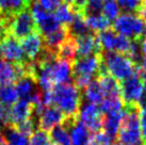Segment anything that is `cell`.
<instances>
[{
  "mask_svg": "<svg viewBox=\"0 0 146 145\" xmlns=\"http://www.w3.org/2000/svg\"><path fill=\"white\" fill-rule=\"evenodd\" d=\"M70 145H90L91 131L82 123L76 120L68 127Z\"/></svg>",
  "mask_w": 146,
  "mask_h": 145,
  "instance_id": "e0dca14e",
  "label": "cell"
},
{
  "mask_svg": "<svg viewBox=\"0 0 146 145\" xmlns=\"http://www.w3.org/2000/svg\"><path fill=\"white\" fill-rule=\"evenodd\" d=\"M98 83L100 85L104 97H114L121 96V85L116 79H114L109 74L100 75L97 79Z\"/></svg>",
  "mask_w": 146,
  "mask_h": 145,
  "instance_id": "ac0fdd59",
  "label": "cell"
},
{
  "mask_svg": "<svg viewBox=\"0 0 146 145\" xmlns=\"http://www.w3.org/2000/svg\"><path fill=\"white\" fill-rule=\"evenodd\" d=\"M98 42L100 45V48L104 51H114L115 43L117 39V33L113 29H107L105 31L98 33L97 35Z\"/></svg>",
  "mask_w": 146,
  "mask_h": 145,
  "instance_id": "4316f807",
  "label": "cell"
},
{
  "mask_svg": "<svg viewBox=\"0 0 146 145\" xmlns=\"http://www.w3.org/2000/svg\"><path fill=\"white\" fill-rule=\"evenodd\" d=\"M64 2L70 4L77 12L83 13L85 3H86V0H64Z\"/></svg>",
  "mask_w": 146,
  "mask_h": 145,
  "instance_id": "74e56055",
  "label": "cell"
},
{
  "mask_svg": "<svg viewBox=\"0 0 146 145\" xmlns=\"http://www.w3.org/2000/svg\"><path fill=\"white\" fill-rule=\"evenodd\" d=\"M144 27H145V21L139 15L132 13H122L113 21L114 31L129 40L143 39Z\"/></svg>",
  "mask_w": 146,
  "mask_h": 145,
  "instance_id": "277c9868",
  "label": "cell"
},
{
  "mask_svg": "<svg viewBox=\"0 0 146 145\" xmlns=\"http://www.w3.org/2000/svg\"><path fill=\"white\" fill-rule=\"evenodd\" d=\"M49 137L53 145H70L69 130L64 125H58L49 131Z\"/></svg>",
  "mask_w": 146,
  "mask_h": 145,
  "instance_id": "f1b7e54d",
  "label": "cell"
},
{
  "mask_svg": "<svg viewBox=\"0 0 146 145\" xmlns=\"http://www.w3.org/2000/svg\"><path fill=\"white\" fill-rule=\"evenodd\" d=\"M82 97L86 99L88 102H92V104H96V105H99L102 102L105 97H104V94H102V91L100 89V85L98 83L97 79L91 81L83 89Z\"/></svg>",
  "mask_w": 146,
  "mask_h": 145,
  "instance_id": "cb8c5ba5",
  "label": "cell"
},
{
  "mask_svg": "<svg viewBox=\"0 0 146 145\" xmlns=\"http://www.w3.org/2000/svg\"><path fill=\"white\" fill-rule=\"evenodd\" d=\"M15 88H16L19 99H27V100H29L30 97L38 91L36 81L29 76H25L21 78L16 82Z\"/></svg>",
  "mask_w": 146,
  "mask_h": 145,
  "instance_id": "ffe728a7",
  "label": "cell"
},
{
  "mask_svg": "<svg viewBox=\"0 0 146 145\" xmlns=\"http://www.w3.org/2000/svg\"><path fill=\"white\" fill-rule=\"evenodd\" d=\"M125 116L123 118L121 129L117 133L118 142L122 145H144L139 112L140 108L137 106L126 107Z\"/></svg>",
  "mask_w": 146,
  "mask_h": 145,
  "instance_id": "3957f363",
  "label": "cell"
},
{
  "mask_svg": "<svg viewBox=\"0 0 146 145\" xmlns=\"http://www.w3.org/2000/svg\"><path fill=\"white\" fill-rule=\"evenodd\" d=\"M34 115L33 106L27 99L18 100L8 109V123L7 126L17 128L23 123L32 118Z\"/></svg>",
  "mask_w": 146,
  "mask_h": 145,
  "instance_id": "30bf717a",
  "label": "cell"
},
{
  "mask_svg": "<svg viewBox=\"0 0 146 145\" xmlns=\"http://www.w3.org/2000/svg\"><path fill=\"white\" fill-rule=\"evenodd\" d=\"M51 95L52 106L61 110L65 116H77L82 102V95L74 83L66 82L54 85L51 90Z\"/></svg>",
  "mask_w": 146,
  "mask_h": 145,
  "instance_id": "6da1fadb",
  "label": "cell"
},
{
  "mask_svg": "<svg viewBox=\"0 0 146 145\" xmlns=\"http://www.w3.org/2000/svg\"><path fill=\"white\" fill-rule=\"evenodd\" d=\"M19 99L16 88L14 84L0 85V104L7 109L13 106Z\"/></svg>",
  "mask_w": 146,
  "mask_h": 145,
  "instance_id": "484cf974",
  "label": "cell"
},
{
  "mask_svg": "<svg viewBox=\"0 0 146 145\" xmlns=\"http://www.w3.org/2000/svg\"><path fill=\"white\" fill-rule=\"evenodd\" d=\"M144 145H146V143H145V144H144Z\"/></svg>",
  "mask_w": 146,
  "mask_h": 145,
  "instance_id": "ee69618b",
  "label": "cell"
},
{
  "mask_svg": "<svg viewBox=\"0 0 146 145\" xmlns=\"http://www.w3.org/2000/svg\"><path fill=\"white\" fill-rule=\"evenodd\" d=\"M144 0H116L118 7L123 13H132L139 12Z\"/></svg>",
  "mask_w": 146,
  "mask_h": 145,
  "instance_id": "d6a6232c",
  "label": "cell"
},
{
  "mask_svg": "<svg viewBox=\"0 0 146 145\" xmlns=\"http://www.w3.org/2000/svg\"><path fill=\"white\" fill-rule=\"evenodd\" d=\"M111 145H122V144H121L119 142H114V143H112Z\"/></svg>",
  "mask_w": 146,
  "mask_h": 145,
  "instance_id": "7bdbcfd3",
  "label": "cell"
},
{
  "mask_svg": "<svg viewBox=\"0 0 146 145\" xmlns=\"http://www.w3.org/2000/svg\"><path fill=\"white\" fill-rule=\"evenodd\" d=\"M2 140H3V137H2V134H1V131H0V145L2 143Z\"/></svg>",
  "mask_w": 146,
  "mask_h": 145,
  "instance_id": "b9f144b4",
  "label": "cell"
},
{
  "mask_svg": "<svg viewBox=\"0 0 146 145\" xmlns=\"http://www.w3.org/2000/svg\"><path fill=\"white\" fill-rule=\"evenodd\" d=\"M102 12V15L112 23L121 14V9L118 7L116 0H105Z\"/></svg>",
  "mask_w": 146,
  "mask_h": 145,
  "instance_id": "4dcf8cb0",
  "label": "cell"
},
{
  "mask_svg": "<svg viewBox=\"0 0 146 145\" xmlns=\"http://www.w3.org/2000/svg\"><path fill=\"white\" fill-rule=\"evenodd\" d=\"M57 56L58 58L68 61L70 63H73L74 61L77 59V47H76V43L73 37L69 36L58 48Z\"/></svg>",
  "mask_w": 146,
  "mask_h": 145,
  "instance_id": "d4e9b609",
  "label": "cell"
},
{
  "mask_svg": "<svg viewBox=\"0 0 146 145\" xmlns=\"http://www.w3.org/2000/svg\"><path fill=\"white\" fill-rule=\"evenodd\" d=\"M139 74H140V77H141V79H142L143 83L144 85L146 86V69H139Z\"/></svg>",
  "mask_w": 146,
  "mask_h": 145,
  "instance_id": "60d3db41",
  "label": "cell"
},
{
  "mask_svg": "<svg viewBox=\"0 0 146 145\" xmlns=\"http://www.w3.org/2000/svg\"><path fill=\"white\" fill-rule=\"evenodd\" d=\"M77 13L79 12H77L70 4L66 2H61L54 10V16L58 19V21L61 24V26L67 27L73 21Z\"/></svg>",
  "mask_w": 146,
  "mask_h": 145,
  "instance_id": "603a6c76",
  "label": "cell"
},
{
  "mask_svg": "<svg viewBox=\"0 0 146 145\" xmlns=\"http://www.w3.org/2000/svg\"><path fill=\"white\" fill-rule=\"evenodd\" d=\"M64 113L54 106L45 107L43 112L38 118V129L44 130L46 132L50 131L53 127L61 125L65 120Z\"/></svg>",
  "mask_w": 146,
  "mask_h": 145,
  "instance_id": "7c38bea8",
  "label": "cell"
},
{
  "mask_svg": "<svg viewBox=\"0 0 146 145\" xmlns=\"http://www.w3.org/2000/svg\"><path fill=\"white\" fill-rule=\"evenodd\" d=\"M142 40V39H141ZM141 40H131L130 47L126 56L129 58L138 69H141L142 64V47H141Z\"/></svg>",
  "mask_w": 146,
  "mask_h": 145,
  "instance_id": "f546056e",
  "label": "cell"
},
{
  "mask_svg": "<svg viewBox=\"0 0 146 145\" xmlns=\"http://www.w3.org/2000/svg\"><path fill=\"white\" fill-rule=\"evenodd\" d=\"M35 2L40 4L42 8H44L46 11L52 12L61 3L62 0H35Z\"/></svg>",
  "mask_w": 146,
  "mask_h": 145,
  "instance_id": "d590c367",
  "label": "cell"
},
{
  "mask_svg": "<svg viewBox=\"0 0 146 145\" xmlns=\"http://www.w3.org/2000/svg\"><path fill=\"white\" fill-rule=\"evenodd\" d=\"M35 32H38V30L30 8L17 14L9 21V34L17 41L24 40L25 37Z\"/></svg>",
  "mask_w": 146,
  "mask_h": 145,
  "instance_id": "5b68a950",
  "label": "cell"
},
{
  "mask_svg": "<svg viewBox=\"0 0 146 145\" xmlns=\"http://www.w3.org/2000/svg\"><path fill=\"white\" fill-rule=\"evenodd\" d=\"M30 5L31 0H0V17L11 19Z\"/></svg>",
  "mask_w": 146,
  "mask_h": 145,
  "instance_id": "9a60e30c",
  "label": "cell"
},
{
  "mask_svg": "<svg viewBox=\"0 0 146 145\" xmlns=\"http://www.w3.org/2000/svg\"><path fill=\"white\" fill-rule=\"evenodd\" d=\"M74 40L77 47V58L102 53V48L98 42L97 35H95L94 33L91 32L86 35L80 36Z\"/></svg>",
  "mask_w": 146,
  "mask_h": 145,
  "instance_id": "5bb4252c",
  "label": "cell"
},
{
  "mask_svg": "<svg viewBox=\"0 0 146 145\" xmlns=\"http://www.w3.org/2000/svg\"><path fill=\"white\" fill-rule=\"evenodd\" d=\"M141 47H142V64L141 69H146V39L143 37L141 40Z\"/></svg>",
  "mask_w": 146,
  "mask_h": 145,
  "instance_id": "f35d334b",
  "label": "cell"
},
{
  "mask_svg": "<svg viewBox=\"0 0 146 145\" xmlns=\"http://www.w3.org/2000/svg\"><path fill=\"white\" fill-rule=\"evenodd\" d=\"M68 35L73 39H77L80 36L86 35L91 33L88 25L85 23V18L83 13H77L73 21L66 27Z\"/></svg>",
  "mask_w": 146,
  "mask_h": 145,
  "instance_id": "44dd1931",
  "label": "cell"
},
{
  "mask_svg": "<svg viewBox=\"0 0 146 145\" xmlns=\"http://www.w3.org/2000/svg\"><path fill=\"white\" fill-rule=\"evenodd\" d=\"M77 120L82 123L91 132H97L102 128L104 115L99 106L86 101L81 102L77 113Z\"/></svg>",
  "mask_w": 146,
  "mask_h": 145,
  "instance_id": "ba28073f",
  "label": "cell"
},
{
  "mask_svg": "<svg viewBox=\"0 0 146 145\" xmlns=\"http://www.w3.org/2000/svg\"><path fill=\"white\" fill-rule=\"evenodd\" d=\"M104 72L109 74L117 81H124L139 72L135 65L128 57L115 51H104L100 53Z\"/></svg>",
  "mask_w": 146,
  "mask_h": 145,
  "instance_id": "7a4b0ae2",
  "label": "cell"
},
{
  "mask_svg": "<svg viewBox=\"0 0 146 145\" xmlns=\"http://www.w3.org/2000/svg\"><path fill=\"white\" fill-rule=\"evenodd\" d=\"M113 139L105 131H97L90 139V145H111Z\"/></svg>",
  "mask_w": 146,
  "mask_h": 145,
  "instance_id": "e575fe53",
  "label": "cell"
},
{
  "mask_svg": "<svg viewBox=\"0 0 146 145\" xmlns=\"http://www.w3.org/2000/svg\"><path fill=\"white\" fill-rule=\"evenodd\" d=\"M29 145H53L48 132L37 128L34 132L30 136Z\"/></svg>",
  "mask_w": 146,
  "mask_h": 145,
  "instance_id": "1f68e13d",
  "label": "cell"
},
{
  "mask_svg": "<svg viewBox=\"0 0 146 145\" xmlns=\"http://www.w3.org/2000/svg\"><path fill=\"white\" fill-rule=\"evenodd\" d=\"M27 63L16 64L0 59V85L13 84L21 78L27 76Z\"/></svg>",
  "mask_w": 146,
  "mask_h": 145,
  "instance_id": "8fae6325",
  "label": "cell"
},
{
  "mask_svg": "<svg viewBox=\"0 0 146 145\" xmlns=\"http://www.w3.org/2000/svg\"><path fill=\"white\" fill-rule=\"evenodd\" d=\"M126 110H122V111H118V112L114 113H109V114H105L104 120H102V128L108 136L115 139L117 137V133L121 129L123 123V118L125 116Z\"/></svg>",
  "mask_w": 146,
  "mask_h": 145,
  "instance_id": "2e32d148",
  "label": "cell"
},
{
  "mask_svg": "<svg viewBox=\"0 0 146 145\" xmlns=\"http://www.w3.org/2000/svg\"><path fill=\"white\" fill-rule=\"evenodd\" d=\"M139 16L141 17L144 21H146V0L143 1L141 8L139 10Z\"/></svg>",
  "mask_w": 146,
  "mask_h": 145,
  "instance_id": "ab89813d",
  "label": "cell"
},
{
  "mask_svg": "<svg viewBox=\"0 0 146 145\" xmlns=\"http://www.w3.org/2000/svg\"><path fill=\"white\" fill-rule=\"evenodd\" d=\"M68 37L69 35L68 32H67V29H66V27H63V26H62L61 28L58 29L57 31H54V32L42 36L43 43H44V47L50 49V50H53V51H57L58 48Z\"/></svg>",
  "mask_w": 146,
  "mask_h": 145,
  "instance_id": "d6986e66",
  "label": "cell"
},
{
  "mask_svg": "<svg viewBox=\"0 0 146 145\" xmlns=\"http://www.w3.org/2000/svg\"><path fill=\"white\" fill-rule=\"evenodd\" d=\"M0 59L16 64L28 62L23 53L21 43L10 34L0 39Z\"/></svg>",
  "mask_w": 146,
  "mask_h": 145,
  "instance_id": "9c48e42d",
  "label": "cell"
},
{
  "mask_svg": "<svg viewBox=\"0 0 146 145\" xmlns=\"http://www.w3.org/2000/svg\"><path fill=\"white\" fill-rule=\"evenodd\" d=\"M84 18L85 23H86L90 31L92 33H99L107 30V29H110V27H111V21L109 19H107L102 13L84 15Z\"/></svg>",
  "mask_w": 146,
  "mask_h": 145,
  "instance_id": "7402d4cb",
  "label": "cell"
},
{
  "mask_svg": "<svg viewBox=\"0 0 146 145\" xmlns=\"http://www.w3.org/2000/svg\"><path fill=\"white\" fill-rule=\"evenodd\" d=\"M21 46L25 58L28 62L36 61V59L41 55L42 50L44 49L43 39L38 32L33 33L31 35L25 37L24 40H21Z\"/></svg>",
  "mask_w": 146,
  "mask_h": 145,
  "instance_id": "4fadbf2b",
  "label": "cell"
},
{
  "mask_svg": "<svg viewBox=\"0 0 146 145\" xmlns=\"http://www.w3.org/2000/svg\"><path fill=\"white\" fill-rule=\"evenodd\" d=\"M74 77H89L94 79L96 76L104 75L100 55H92L88 57L77 58L72 63Z\"/></svg>",
  "mask_w": 146,
  "mask_h": 145,
  "instance_id": "8992f818",
  "label": "cell"
},
{
  "mask_svg": "<svg viewBox=\"0 0 146 145\" xmlns=\"http://www.w3.org/2000/svg\"><path fill=\"white\" fill-rule=\"evenodd\" d=\"M139 117H140V126H141L143 140L146 143V108H140Z\"/></svg>",
  "mask_w": 146,
  "mask_h": 145,
  "instance_id": "8d00e7d4",
  "label": "cell"
},
{
  "mask_svg": "<svg viewBox=\"0 0 146 145\" xmlns=\"http://www.w3.org/2000/svg\"><path fill=\"white\" fill-rule=\"evenodd\" d=\"M104 2L105 0H86L84 10H83V15L102 13Z\"/></svg>",
  "mask_w": 146,
  "mask_h": 145,
  "instance_id": "836d02e7",
  "label": "cell"
},
{
  "mask_svg": "<svg viewBox=\"0 0 146 145\" xmlns=\"http://www.w3.org/2000/svg\"><path fill=\"white\" fill-rule=\"evenodd\" d=\"M125 104L121 96L114 97H106L99 104V108L102 110V114H109V113L118 112L124 110Z\"/></svg>",
  "mask_w": 146,
  "mask_h": 145,
  "instance_id": "83f0119b",
  "label": "cell"
},
{
  "mask_svg": "<svg viewBox=\"0 0 146 145\" xmlns=\"http://www.w3.org/2000/svg\"><path fill=\"white\" fill-rule=\"evenodd\" d=\"M121 97L126 107H139V100L142 96L145 85L138 72L129 78L125 79L121 83Z\"/></svg>",
  "mask_w": 146,
  "mask_h": 145,
  "instance_id": "52a82bcc",
  "label": "cell"
}]
</instances>
